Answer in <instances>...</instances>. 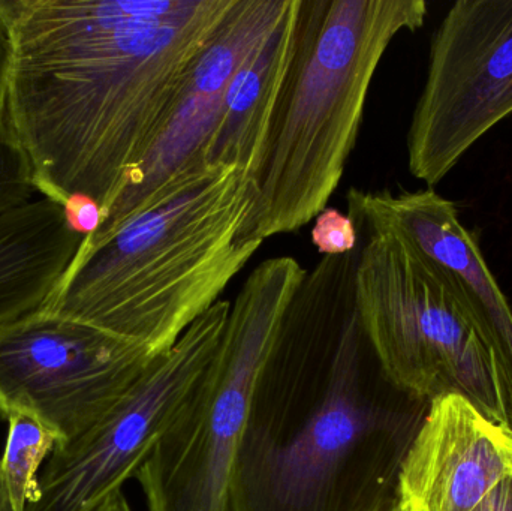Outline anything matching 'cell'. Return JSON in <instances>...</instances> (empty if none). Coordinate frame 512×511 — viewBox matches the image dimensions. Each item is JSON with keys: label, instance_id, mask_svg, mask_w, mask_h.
Instances as JSON below:
<instances>
[{"label": "cell", "instance_id": "obj_1", "mask_svg": "<svg viewBox=\"0 0 512 511\" xmlns=\"http://www.w3.org/2000/svg\"><path fill=\"white\" fill-rule=\"evenodd\" d=\"M236 0H0L5 114L38 192L101 218L173 119Z\"/></svg>", "mask_w": 512, "mask_h": 511}, {"label": "cell", "instance_id": "obj_2", "mask_svg": "<svg viewBox=\"0 0 512 511\" xmlns=\"http://www.w3.org/2000/svg\"><path fill=\"white\" fill-rule=\"evenodd\" d=\"M360 245L322 257L289 300L252 387L227 511H400L430 402L397 386L364 330Z\"/></svg>", "mask_w": 512, "mask_h": 511}, {"label": "cell", "instance_id": "obj_3", "mask_svg": "<svg viewBox=\"0 0 512 511\" xmlns=\"http://www.w3.org/2000/svg\"><path fill=\"white\" fill-rule=\"evenodd\" d=\"M254 201L240 168L179 171L104 239L81 243L42 308L167 353L261 248L242 240Z\"/></svg>", "mask_w": 512, "mask_h": 511}, {"label": "cell", "instance_id": "obj_4", "mask_svg": "<svg viewBox=\"0 0 512 511\" xmlns=\"http://www.w3.org/2000/svg\"><path fill=\"white\" fill-rule=\"evenodd\" d=\"M424 0H301L294 56L254 179L245 242L294 233L327 207L357 143L367 93Z\"/></svg>", "mask_w": 512, "mask_h": 511}, {"label": "cell", "instance_id": "obj_5", "mask_svg": "<svg viewBox=\"0 0 512 511\" xmlns=\"http://www.w3.org/2000/svg\"><path fill=\"white\" fill-rule=\"evenodd\" d=\"M346 198L360 245L358 312L391 380L427 402L463 396L511 426L504 350L477 297L370 204L366 192L352 188Z\"/></svg>", "mask_w": 512, "mask_h": 511}, {"label": "cell", "instance_id": "obj_6", "mask_svg": "<svg viewBox=\"0 0 512 511\" xmlns=\"http://www.w3.org/2000/svg\"><path fill=\"white\" fill-rule=\"evenodd\" d=\"M306 273L295 258L274 257L246 279L215 354L135 476L149 511H227L256 372Z\"/></svg>", "mask_w": 512, "mask_h": 511}, {"label": "cell", "instance_id": "obj_7", "mask_svg": "<svg viewBox=\"0 0 512 511\" xmlns=\"http://www.w3.org/2000/svg\"><path fill=\"white\" fill-rule=\"evenodd\" d=\"M153 356L107 330L39 308L0 326V417L27 414L68 446L143 377Z\"/></svg>", "mask_w": 512, "mask_h": 511}, {"label": "cell", "instance_id": "obj_8", "mask_svg": "<svg viewBox=\"0 0 512 511\" xmlns=\"http://www.w3.org/2000/svg\"><path fill=\"white\" fill-rule=\"evenodd\" d=\"M231 303L219 300L150 363L134 387L68 446L56 447L38 480V497L24 511H95L122 491L152 455L183 398L212 359Z\"/></svg>", "mask_w": 512, "mask_h": 511}, {"label": "cell", "instance_id": "obj_9", "mask_svg": "<svg viewBox=\"0 0 512 511\" xmlns=\"http://www.w3.org/2000/svg\"><path fill=\"white\" fill-rule=\"evenodd\" d=\"M512 113V0H459L433 36L408 134L412 176L436 186Z\"/></svg>", "mask_w": 512, "mask_h": 511}, {"label": "cell", "instance_id": "obj_10", "mask_svg": "<svg viewBox=\"0 0 512 511\" xmlns=\"http://www.w3.org/2000/svg\"><path fill=\"white\" fill-rule=\"evenodd\" d=\"M291 0H236L194 66L173 119L128 188L89 234L104 239L143 209L174 174L209 165L210 141L224 110L237 69L251 56L288 11Z\"/></svg>", "mask_w": 512, "mask_h": 511}, {"label": "cell", "instance_id": "obj_11", "mask_svg": "<svg viewBox=\"0 0 512 511\" xmlns=\"http://www.w3.org/2000/svg\"><path fill=\"white\" fill-rule=\"evenodd\" d=\"M511 473V426L463 396H441L403 465L400 511H474Z\"/></svg>", "mask_w": 512, "mask_h": 511}, {"label": "cell", "instance_id": "obj_12", "mask_svg": "<svg viewBox=\"0 0 512 511\" xmlns=\"http://www.w3.org/2000/svg\"><path fill=\"white\" fill-rule=\"evenodd\" d=\"M366 197L430 258L459 276L483 306L504 350V381L512 426V309L493 278L477 240L460 222L456 207L432 189L400 194L366 192Z\"/></svg>", "mask_w": 512, "mask_h": 511}, {"label": "cell", "instance_id": "obj_13", "mask_svg": "<svg viewBox=\"0 0 512 511\" xmlns=\"http://www.w3.org/2000/svg\"><path fill=\"white\" fill-rule=\"evenodd\" d=\"M84 237L68 207L50 198L0 216V326L51 299Z\"/></svg>", "mask_w": 512, "mask_h": 511}, {"label": "cell", "instance_id": "obj_14", "mask_svg": "<svg viewBox=\"0 0 512 511\" xmlns=\"http://www.w3.org/2000/svg\"><path fill=\"white\" fill-rule=\"evenodd\" d=\"M300 8L301 0H291L279 24L234 74L221 120L210 141L209 165L237 167L255 179L274 108L294 56Z\"/></svg>", "mask_w": 512, "mask_h": 511}, {"label": "cell", "instance_id": "obj_15", "mask_svg": "<svg viewBox=\"0 0 512 511\" xmlns=\"http://www.w3.org/2000/svg\"><path fill=\"white\" fill-rule=\"evenodd\" d=\"M8 422V440L0 470L12 506L15 511H24L27 504L38 497V470L56 449L57 438L50 429L27 414H14Z\"/></svg>", "mask_w": 512, "mask_h": 511}, {"label": "cell", "instance_id": "obj_16", "mask_svg": "<svg viewBox=\"0 0 512 511\" xmlns=\"http://www.w3.org/2000/svg\"><path fill=\"white\" fill-rule=\"evenodd\" d=\"M6 36L0 26V216L32 203L38 192L32 167L6 122Z\"/></svg>", "mask_w": 512, "mask_h": 511}, {"label": "cell", "instance_id": "obj_17", "mask_svg": "<svg viewBox=\"0 0 512 511\" xmlns=\"http://www.w3.org/2000/svg\"><path fill=\"white\" fill-rule=\"evenodd\" d=\"M312 243L324 257L348 254L358 245L354 222L339 210L325 207L316 216V222L312 228Z\"/></svg>", "mask_w": 512, "mask_h": 511}, {"label": "cell", "instance_id": "obj_18", "mask_svg": "<svg viewBox=\"0 0 512 511\" xmlns=\"http://www.w3.org/2000/svg\"><path fill=\"white\" fill-rule=\"evenodd\" d=\"M474 511H512V473L501 480Z\"/></svg>", "mask_w": 512, "mask_h": 511}, {"label": "cell", "instance_id": "obj_19", "mask_svg": "<svg viewBox=\"0 0 512 511\" xmlns=\"http://www.w3.org/2000/svg\"><path fill=\"white\" fill-rule=\"evenodd\" d=\"M95 511H132L122 491L111 495L107 501L101 504Z\"/></svg>", "mask_w": 512, "mask_h": 511}, {"label": "cell", "instance_id": "obj_20", "mask_svg": "<svg viewBox=\"0 0 512 511\" xmlns=\"http://www.w3.org/2000/svg\"><path fill=\"white\" fill-rule=\"evenodd\" d=\"M0 511H15L11 498H9L8 489H6L2 470H0Z\"/></svg>", "mask_w": 512, "mask_h": 511}]
</instances>
